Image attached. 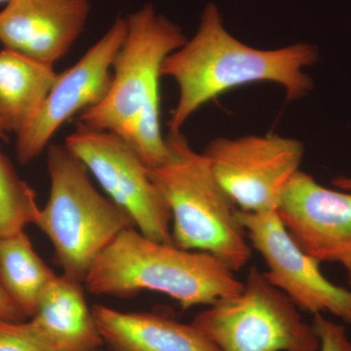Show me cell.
<instances>
[{"instance_id": "cell-6", "label": "cell", "mask_w": 351, "mask_h": 351, "mask_svg": "<svg viewBox=\"0 0 351 351\" xmlns=\"http://www.w3.org/2000/svg\"><path fill=\"white\" fill-rule=\"evenodd\" d=\"M191 324L219 351L319 350L313 324L256 267L241 292L210 304Z\"/></svg>"}, {"instance_id": "cell-1", "label": "cell", "mask_w": 351, "mask_h": 351, "mask_svg": "<svg viewBox=\"0 0 351 351\" xmlns=\"http://www.w3.org/2000/svg\"><path fill=\"white\" fill-rule=\"evenodd\" d=\"M318 59L317 48L307 43L271 50L246 45L226 31L218 7L209 3L195 36L167 57L161 68V77L172 78L179 88L168 120L169 132H181L201 107L252 83L282 86L288 101L304 98L313 91V82L304 69Z\"/></svg>"}, {"instance_id": "cell-11", "label": "cell", "mask_w": 351, "mask_h": 351, "mask_svg": "<svg viewBox=\"0 0 351 351\" xmlns=\"http://www.w3.org/2000/svg\"><path fill=\"white\" fill-rule=\"evenodd\" d=\"M276 214L295 243L321 263L351 261V193L321 186L299 170L281 195Z\"/></svg>"}, {"instance_id": "cell-21", "label": "cell", "mask_w": 351, "mask_h": 351, "mask_svg": "<svg viewBox=\"0 0 351 351\" xmlns=\"http://www.w3.org/2000/svg\"><path fill=\"white\" fill-rule=\"evenodd\" d=\"M332 184L335 188L343 191L351 193V177H336L332 180Z\"/></svg>"}, {"instance_id": "cell-9", "label": "cell", "mask_w": 351, "mask_h": 351, "mask_svg": "<svg viewBox=\"0 0 351 351\" xmlns=\"http://www.w3.org/2000/svg\"><path fill=\"white\" fill-rule=\"evenodd\" d=\"M126 32V18L117 17L73 66L58 73L38 113L16 135V152L21 164L40 156L66 122L105 98L112 82L113 62Z\"/></svg>"}, {"instance_id": "cell-18", "label": "cell", "mask_w": 351, "mask_h": 351, "mask_svg": "<svg viewBox=\"0 0 351 351\" xmlns=\"http://www.w3.org/2000/svg\"><path fill=\"white\" fill-rule=\"evenodd\" d=\"M0 351H52L31 331L24 321L0 318Z\"/></svg>"}, {"instance_id": "cell-3", "label": "cell", "mask_w": 351, "mask_h": 351, "mask_svg": "<svg viewBox=\"0 0 351 351\" xmlns=\"http://www.w3.org/2000/svg\"><path fill=\"white\" fill-rule=\"evenodd\" d=\"M84 287L91 294L128 298L143 291L162 293L182 311L210 306L243 289L233 270L206 252L188 251L123 230L97 258Z\"/></svg>"}, {"instance_id": "cell-13", "label": "cell", "mask_w": 351, "mask_h": 351, "mask_svg": "<svg viewBox=\"0 0 351 351\" xmlns=\"http://www.w3.org/2000/svg\"><path fill=\"white\" fill-rule=\"evenodd\" d=\"M104 345L110 351H219L193 324L160 313H123L92 307Z\"/></svg>"}, {"instance_id": "cell-19", "label": "cell", "mask_w": 351, "mask_h": 351, "mask_svg": "<svg viewBox=\"0 0 351 351\" xmlns=\"http://www.w3.org/2000/svg\"><path fill=\"white\" fill-rule=\"evenodd\" d=\"M313 326L319 339L318 351H351V341L343 325L327 319L322 314H315Z\"/></svg>"}, {"instance_id": "cell-17", "label": "cell", "mask_w": 351, "mask_h": 351, "mask_svg": "<svg viewBox=\"0 0 351 351\" xmlns=\"http://www.w3.org/2000/svg\"><path fill=\"white\" fill-rule=\"evenodd\" d=\"M39 210L34 189L18 177L0 152V239L34 223Z\"/></svg>"}, {"instance_id": "cell-7", "label": "cell", "mask_w": 351, "mask_h": 351, "mask_svg": "<svg viewBox=\"0 0 351 351\" xmlns=\"http://www.w3.org/2000/svg\"><path fill=\"white\" fill-rule=\"evenodd\" d=\"M64 145L82 161L106 195L156 241L172 243V215L149 168L123 138L76 124Z\"/></svg>"}, {"instance_id": "cell-22", "label": "cell", "mask_w": 351, "mask_h": 351, "mask_svg": "<svg viewBox=\"0 0 351 351\" xmlns=\"http://www.w3.org/2000/svg\"><path fill=\"white\" fill-rule=\"evenodd\" d=\"M8 130H7V128L5 125H4L3 122H2V120L0 119V141H5L7 140V135H8Z\"/></svg>"}, {"instance_id": "cell-25", "label": "cell", "mask_w": 351, "mask_h": 351, "mask_svg": "<svg viewBox=\"0 0 351 351\" xmlns=\"http://www.w3.org/2000/svg\"><path fill=\"white\" fill-rule=\"evenodd\" d=\"M8 1H9V0H0V3H2V2H6V3H7V2H8Z\"/></svg>"}, {"instance_id": "cell-20", "label": "cell", "mask_w": 351, "mask_h": 351, "mask_svg": "<svg viewBox=\"0 0 351 351\" xmlns=\"http://www.w3.org/2000/svg\"><path fill=\"white\" fill-rule=\"evenodd\" d=\"M25 316L14 304L0 284V318L10 321H23Z\"/></svg>"}, {"instance_id": "cell-12", "label": "cell", "mask_w": 351, "mask_h": 351, "mask_svg": "<svg viewBox=\"0 0 351 351\" xmlns=\"http://www.w3.org/2000/svg\"><path fill=\"white\" fill-rule=\"evenodd\" d=\"M90 12L91 0H9L0 12V43L55 66L80 39Z\"/></svg>"}, {"instance_id": "cell-10", "label": "cell", "mask_w": 351, "mask_h": 351, "mask_svg": "<svg viewBox=\"0 0 351 351\" xmlns=\"http://www.w3.org/2000/svg\"><path fill=\"white\" fill-rule=\"evenodd\" d=\"M237 216L250 245L267 267L263 272L300 311L329 313L351 325V291L328 280L320 263L295 243L276 211L253 213L239 210Z\"/></svg>"}, {"instance_id": "cell-5", "label": "cell", "mask_w": 351, "mask_h": 351, "mask_svg": "<svg viewBox=\"0 0 351 351\" xmlns=\"http://www.w3.org/2000/svg\"><path fill=\"white\" fill-rule=\"evenodd\" d=\"M49 198L34 225L54 249L64 276L84 283L92 265L133 219L93 184L89 172L64 145L47 147Z\"/></svg>"}, {"instance_id": "cell-8", "label": "cell", "mask_w": 351, "mask_h": 351, "mask_svg": "<svg viewBox=\"0 0 351 351\" xmlns=\"http://www.w3.org/2000/svg\"><path fill=\"white\" fill-rule=\"evenodd\" d=\"M212 171L239 210L276 211L281 195L300 170L304 147L277 134L217 138L205 149Z\"/></svg>"}, {"instance_id": "cell-15", "label": "cell", "mask_w": 351, "mask_h": 351, "mask_svg": "<svg viewBox=\"0 0 351 351\" xmlns=\"http://www.w3.org/2000/svg\"><path fill=\"white\" fill-rule=\"evenodd\" d=\"M55 66L16 51H0V119L20 133L38 113L57 80Z\"/></svg>"}, {"instance_id": "cell-4", "label": "cell", "mask_w": 351, "mask_h": 351, "mask_svg": "<svg viewBox=\"0 0 351 351\" xmlns=\"http://www.w3.org/2000/svg\"><path fill=\"white\" fill-rule=\"evenodd\" d=\"M165 138L167 156L149 174L170 208L172 243L211 254L234 272L243 269L252 250L239 208L217 181L207 157L182 132H168Z\"/></svg>"}, {"instance_id": "cell-16", "label": "cell", "mask_w": 351, "mask_h": 351, "mask_svg": "<svg viewBox=\"0 0 351 351\" xmlns=\"http://www.w3.org/2000/svg\"><path fill=\"white\" fill-rule=\"evenodd\" d=\"M24 230L0 239V284L25 316L32 317L53 279Z\"/></svg>"}, {"instance_id": "cell-2", "label": "cell", "mask_w": 351, "mask_h": 351, "mask_svg": "<svg viewBox=\"0 0 351 351\" xmlns=\"http://www.w3.org/2000/svg\"><path fill=\"white\" fill-rule=\"evenodd\" d=\"M126 23L107 95L76 121L119 136L152 170L165 160L168 152L160 125L161 68L188 38L152 4L131 13Z\"/></svg>"}, {"instance_id": "cell-14", "label": "cell", "mask_w": 351, "mask_h": 351, "mask_svg": "<svg viewBox=\"0 0 351 351\" xmlns=\"http://www.w3.org/2000/svg\"><path fill=\"white\" fill-rule=\"evenodd\" d=\"M83 283L62 274L49 284L27 325L52 351H91L103 348Z\"/></svg>"}, {"instance_id": "cell-23", "label": "cell", "mask_w": 351, "mask_h": 351, "mask_svg": "<svg viewBox=\"0 0 351 351\" xmlns=\"http://www.w3.org/2000/svg\"><path fill=\"white\" fill-rule=\"evenodd\" d=\"M346 271H348V280H350V283L351 285V261L350 263H346L345 265Z\"/></svg>"}, {"instance_id": "cell-24", "label": "cell", "mask_w": 351, "mask_h": 351, "mask_svg": "<svg viewBox=\"0 0 351 351\" xmlns=\"http://www.w3.org/2000/svg\"><path fill=\"white\" fill-rule=\"evenodd\" d=\"M91 351H110L108 350L106 346H103V348H97V350H91Z\"/></svg>"}]
</instances>
